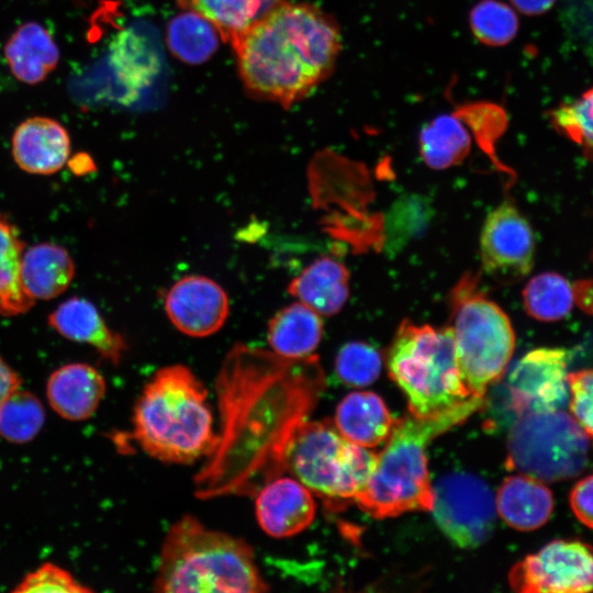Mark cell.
I'll return each mask as SVG.
<instances>
[{
	"label": "cell",
	"instance_id": "obj_1",
	"mask_svg": "<svg viewBox=\"0 0 593 593\" xmlns=\"http://www.w3.org/2000/svg\"><path fill=\"white\" fill-rule=\"evenodd\" d=\"M324 387L315 355L289 359L258 347L234 346L215 381L217 444L194 477L195 495L254 496L284 474L287 446Z\"/></svg>",
	"mask_w": 593,
	"mask_h": 593
},
{
	"label": "cell",
	"instance_id": "obj_2",
	"mask_svg": "<svg viewBox=\"0 0 593 593\" xmlns=\"http://www.w3.org/2000/svg\"><path fill=\"white\" fill-rule=\"evenodd\" d=\"M231 45L246 91L288 109L332 75L342 40L318 7L282 1Z\"/></svg>",
	"mask_w": 593,
	"mask_h": 593
},
{
	"label": "cell",
	"instance_id": "obj_3",
	"mask_svg": "<svg viewBox=\"0 0 593 593\" xmlns=\"http://www.w3.org/2000/svg\"><path fill=\"white\" fill-rule=\"evenodd\" d=\"M132 436L150 457L188 465L206 459L217 444L208 390L186 366L159 369L133 412Z\"/></svg>",
	"mask_w": 593,
	"mask_h": 593
},
{
	"label": "cell",
	"instance_id": "obj_4",
	"mask_svg": "<svg viewBox=\"0 0 593 593\" xmlns=\"http://www.w3.org/2000/svg\"><path fill=\"white\" fill-rule=\"evenodd\" d=\"M154 590L161 593H260L269 590L244 539L186 515L163 541Z\"/></svg>",
	"mask_w": 593,
	"mask_h": 593
},
{
	"label": "cell",
	"instance_id": "obj_5",
	"mask_svg": "<svg viewBox=\"0 0 593 593\" xmlns=\"http://www.w3.org/2000/svg\"><path fill=\"white\" fill-rule=\"evenodd\" d=\"M484 398L472 396L434 417L411 414L396 419L383 450L377 456L372 475L355 502L376 518L412 511H430L434 503L426 459L427 445L438 435L462 423L483 406Z\"/></svg>",
	"mask_w": 593,
	"mask_h": 593
},
{
	"label": "cell",
	"instance_id": "obj_6",
	"mask_svg": "<svg viewBox=\"0 0 593 593\" xmlns=\"http://www.w3.org/2000/svg\"><path fill=\"white\" fill-rule=\"evenodd\" d=\"M387 365L416 417L440 415L472 398L461 378L450 325L436 328L404 320L389 348Z\"/></svg>",
	"mask_w": 593,
	"mask_h": 593
},
{
	"label": "cell",
	"instance_id": "obj_7",
	"mask_svg": "<svg viewBox=\"0 0 593 593\" xmlns=\"http://www.w3.org/2000/svg\"><path fill=\"white\" fill-rule=\"evenodd\" d=\"M377 455L347 440L331 421L302 422L286 452L284 470L331 511L355 501L373 473Z\"/></svg>",
	"mask_w": 593,
	"mask_h": 593
},
{
	"label": "cell",
	"instance_id": "obj_8",
	"mask_svg": "<svg viewBox=\"0 0 593 593\" xmlns=\"http://www.w3.org/2000/svg\"><path fill=\"white\" fill-rule=\"evenodd\" d=\"M451 329L461 378L472 396L484 398L488 388L506 370L515 348V333L506 313L463 276L450 293Z\"/></svg>",
	"mask_w": 593,
	"mask_h": 593
},
{
	"label": "cell",
	"instance_id": "obj_9",
	"mask_svg": "<svg viewBox=\"0 0 593 593\" xmlns=\"http://www.w3.org/2000/svg\"><path fill=\"white\" fill-rule=\"evenodd\" d=\"M588 456L589 437L562 410L519 415L507 438L506 466L542 482L577 477Z\"/></svg>",
	"mask_w": 593,
	"mask_h": 593
},
{
	"label": "cell",
	"instance_id": "obj_10",
	"mask_svg": "<svg viewBox=\"0 0 593 593\" xmlns=\"http://www.w3.org/2000/svg\"><path fill=\"white\" fill-rule=\"evenodd\" d=\"M432 512L441 532L457 546L473 548L492 534L496 518L495 496L480 478L449 473L433 486Z\"/></svg>",
	"mask_w": 593,
	"mask_h": 593
},
{
	"label": "cell",
	"instance_id": "obj_11",
	"mask_svg": "<svg viewBox=\"0 0 593 593\" xmlns=\"http://www.w3.org/2000/svg\"><path fill=\"white\" fill-rule=\"evenodd\" d=\"M511 588L521 593L593 591V547L577 539L550 541L510 571Z\"/></svg>",
	"mask_w": 593,
	"mask_h": 593
},
{
	"label": "cell",
	"instance_id": "obj_12",
	"mask_svg": "<svg viewBox=\"0 0 593 593\" xmlns=\"http://www.w3.org/2000/svg\"><path fill=\"white\" fill-rule=\"evenodd\" d=\"M536 239L527 219L510 201H504L486 216L480 255L486 275L501 282H516L534 265Z\"/></svg>",
	"mask_w": 593,
	"mask_h": 593
},
{
	"label": "cell",
	"instance_id": "obj_13",
	"mask_svg": "<svg viewBox=\"0 0 593 593\" xmlns=\"http://www.w3.org/2000/svg\"><path fill=\"white\" fill-rule=\"evenodd\" d=\"M570 353L541 347L525 354L506 379L510 410L527 412L561 410L568 401L567 367Z\"/></svg>",
	"mask_w": 593,
	"mask_h": 593
},
{
	"label": "cell",
	"instance_id": "obj_14",
	"mask_svg": "<svg viewBox=\"0 0 593 593\" xmlns=\"http://www.w3.org/2000/svg\"><path fill=\"white\" fill-rule=\"evenodd\" d=\"M165 307L171 323L191 337L216 333L228 316V299L223 288L206 277L188 276L168 291Z\"/></svg>",
	"mask_w": 593,
	"mask_h": 593
},
{
	"label": "cell",
	"instance_id": "obj_15",
	"mask_svg": "<svg viewBox=\"0 0 593 593\" xmlns=\"http://www.w3.org/2000/svg\"><path fill=\"white\" fill-rule=\"evenodd\" d=\"M254 496L257 522L273 538L294 536L314 519L313 493L292 475L271 479Z\"/></svg>",
	"mask_w": 593,
	"mask_h": 593
},
{
	"label": "cell",
	"instance_id": "obj_16",
	"mask_svg": "<svg viewBox=\"0 0 593 593\" xmlns=\"http://www.w3.org/2000/svg\"><path fill=\"white\" fill-rule=\"evenodd\" d=\"M12 156L25 172L48 176L70 157V137L58 121L47 116L26 119L12 135Z\"/></svg>",
	"mask_w": 593,
	"mask_h": 593
},
{
	"label": "cell",
	"instance_id": "obj_17",
	"mask_svg": "<svg viewBox=\"0 0 593 593\" xmlns=\"http://www.w3.org/2000/svg\"><path fill=\"white\" fill-rule=\"evenodd\" d=\"M105 394V380L92 366L67 363L48 378L46 395L51 407L68 421L89 418Z\"/></svg>",
	"mask_w": 593,
	"mask_h": 593
},
{
	"label": "cell",
	"instance_id": "obj_18",
	"mask_svg": "<svg viewBox=\"0 0 593 593\" xmlns=\"http://www.w3.org/2000/svg\"><path fill=\"white\" fill-rule=\"evenodd\" d=\"M49 325L63 337L93 347L104 359L118 365L126 349L124 338L107 325L88 300L74 296L48 316Z\"/></svg>",
	"mask_w": 593,
	"mask_h": 593
},
{
	"label": "cell",
	"instance_id": "obj_19",
	"mask_svg": "<svg viewBox=\"0 0 593 593\" xmlns=\"http://www.w3.org/2000/svg\"><path fill=\"white\" fill-rule=\"evenodd\" d=\"M289 293L320 315L338 313L349 296V272L331 257L305 267L289 284Z\"/></svg>",
	"mask_w": 593,
	"mask_h": 593
},
{
	"label": "cell",
	"instance_id": "obj_20",
	"mask_svg": "<svg viewBox=\"0 0 593 593\" xmlns=\"http://www.w3.org/2000/svg\"><path fill=\"white\" fill-rule=\"evenodd\" d=\"M496 511L517 530H534L548 522L553 510L551 491L527 474L506 478L495 496Z\"/></svg>",
	"mask_w": 593,
	"mask_h": 593
},
{
	"label": "cell",
	"instance_id": "obj_21",
	"mask_svg": "<svg viewBox=\"0 0 593 593\" xmlns=\"http://www.w3.org/2000/svg\"><path fill=\"white\" fill-rule=\"evenodd\" d=\"M12 75L21 82L44 81L59 61V49L51 33L37 22L20 25L4 46Z\"/></svg>",
	"mask_w": 593,
	"mask_h": 593
},
{
	"label": "cell",
	"instance_id": "obj_22",
	"mask_svg": "<svg viewBox=\"0 0 593 593\" xmlns=\"http://www.w3.org/2000/svg\"><path fill=\"white\" fill-rule=\"evenodd\" d=\"M334 424L347 440L369 448L389 438L395 421L379 395L353 392L338 404Z\"/></svg>",
	"mask_w": 593,
	"mask_h": 593
},
{
	"label": "cell",
	"instance_id": "obj_23",
	"mask_svg": "<svg viewBox=\"0 0 593 593\" xmlns=\"http://www.w3.org/2000/svg\"><path fill=\"white\" fill-rule=\"evenodd\" d=\"M75 276L69 253L59 245L41 243L24 250L21 277L34 300H49L67 290Z\"/></svg>",
	"mask_w": 593,
	"mask_h": 593
},
{
	"label": "cell",
	"instance_id": "obj_24",
	"mask_svg": "<svg viewBox=\"0 0 593 593\" xmlns=\"http://www.w3.org/2000/svg\"><path fill=\"white\" fill-rule=\"evenodd\" d=\"M322 336L321 315L301 302L283 307L268 324L272 351L289 359L314 355Z\"/></svg>",
	"mask_w": 593,
	"mask_h": 593
},
{
	"label": "cell",
	"instance_id": "obj_25",
	"mask_svg": "<svg viewBox=\"0 0 593 593\" xmlns=\"http://www.w3.org/2000/svg\"><path fill=\"white\" fill-rule=\"evenodd\" d=\"M184 11L208 20L232 44L249 26L284 0H176Z\"/></svg>",
	"mask_w": 593,
	"mask_h": 593
},
{
	"label": "cell",
	"instance_id": "obj_26",
	"mask_svg": "<svg viewBox=\"0 0 593 593\" xmlns=\"http://www.w3.org/2000/svg\"><path fill=\"white\" fill-rule=\"evenodd\" d=\"M419 154L433 169L443 170L460 164L471 148L469 127L454 111L436 116L418 137Z\"/></svg>",
	"mask_w": 593,
	"mask_h": 593
},
{
	"label": "cell",
	"instance_id": "obj_27",
	"mask_svg": "<svg viewBox=\"0 0 593 593\" xmlns=\"http://www.w3.org/2000/svg\"><path fill=\"white\" fill-rule=\"evenodd\" d=\"M24 243L15 226L0 213V316L27 312L34 300L23 287L21 264Z\"/></svg>",
	"mask_w": 593,
	"mask_h": 593
},
{
	"label": "cell",
	"instance_id": "obj_28",
	"mask_svg": "<svg viewBox=\"0 0 593 593\" xmlns=\"http://www.w3.org/2000/svg\"><path fill=\"white\" fill-rule=\"evenodd\" d=\"M220 34L204 18L184 11L167 27V45L171 54L189 65L208 60L217 49Z\"/></svg>",
	"mask_w": 593,
	"mask_h": 593
},
{
	"label": "cell",
	"instance_id": "obj_29",
	"mask_svg": "<svg viewBox=\"0 0 593 593\" xmlns=\"http://www.w3.org/2000/svg\"><path fill=\"white\" fill-rule=\"evenodd\" d=\"M523 302L529 316L541 322L564 318L574 303L571 283L557 272L533 277L523 290Z\"/></svg>",
	"mask_w": 593,
	"mask_h": 593
},
{
	"label": "cell",
	"instance_id": "obj_30",
	"mask_svg": "<svg viewBox=\"0 0 593 593\" xmlns=\"http://www.w3.org/2000/svg\"><path fill=\"white\" fill-rule=\"evenodd\" d=\"M45 411L30 391L15 390L0 407V436L10 443L25 444L41 430Z\"/></svg>",
	"mask_w": 593,
	"mask_h": 593
},
{
	"label": "cell",
	"instance_id": "obj_31",
	"mask_svg": "<svg viewBox=\"0 0 593 593\" xmlns=\"http://www.w3.org/2000/svg\"><path fill=\"white\" fill-rule=\"evenodd\" d=\"M429 201L421 195L398 199L385 217V249L395 254L411 239L419 235L432 217Z\"/></svg>",
	"mask_w": 593,
	"mask_h": 593
},
{
	"label": "cell",
	"instance_id": "obj_32",
	"mask_svg": "<svg viewBox=\"0 0 593 593\" xmlns=\"http://www.w3.org/2000/svg\"><path fill=\"white\" fill-rule=\"evenodd\" d=\"M469 25L480 43L500 47L515 38L519 23L513 7L499 0H482L471 9Z\"/></svg>",
	"mask_w": 593,
	"mask_h": 593
},
{
	"label": "cell",
	"instance_id": "obj_33",
	"mask_svg": "<svg viewBox=\"0 0 593 593\" xmlns=\"http://www.w3.org/2000/svg\"><path fill=\"white\" fill-rule=\"evenodd\" d=\"M548 119L560 135L577 144L584 156L593 160V87L550 110Z\"/></svg>",
	"mask_w": 593,
	"mask_h": 593
},
{
	"label": "cell",
	"instance_id": "obj_34",
	"mask_svg": "<svg viewBox=\"0 0 593 593\" xmlns=\"http://www.w3.org/2000/svg\"><path fill=\"white\" fill-rule=\"evenodd\" d=\"M382 358L371 345L350 342L344 345L335 360L338 378L353 387H365L377 380L381 372Z\"/></svg>",
	"mask_w": 593,
	"mask_h": 593
},
{
	"label": "cell",
	"instance_id": "obj_35",
	"mask_svg": "<svg viewBox=\"0 0 593 593\" xmlns=\"http://www.w3.org/2000/svg\"><path fill=\"white\" fill-rule=\"evenodd\" d=\"M455 112L472 130L481 148L493 159L494 164L503 167L493 150L494 142L505 131L507 116L497 104L490 102H472L458 107Z\"/></svg>",
	"mask_w": 593,
	"mask_h": 593
},
{
	"label": "cell",
	"instance_id": "obj_36",
	"mask_svg": "<svg viewBox=\"0 0 593 593\" xmlns=\"http://www.w3.org/2000/svg\"><path fill=\"white\" fill-rule=\"evenodd\" d=\"M14 592L82 593L91 590L78 582L70 572L54 563H44L30 572Z\"/></svg>",
	"mask_w": 593,
	"mask_h": 593
},
{
	"label": "cell",
	"instance_id": "obj_37",
	"mask_svg": "<svg viewBox=\"0 0 593 593\" xmlns=\"http://www.w3.org/2000/svg\"><path fill=\"white\" fill-rule=\"evenodd\" d=\"M567 384L572 417L593 441V369L568 373Z\"/></svg>",
	"mask_w": 593,
	"mask_h": 593
},
{
	"label": "cell",
	"instance_id": "obj_38",
	"mask_svg": "<svg viewBox=\"0 0 593 593\" xmlns=\"http://www.w3.org/2000/svg\"><path fill=\"white\" fill-rule=\"evenodd\" d=\"M570 505L577 518L593 529V474L574 484L570 493Z\"/></svg>",
	"mask_w": 593,
	"mask_h": 593
},
{
	"label": "cell",
	"instance_id": "obj_39",
	"mask_svg": "<svg viewBox=\"0 0 593 593\" xmlns=\"http://www.w3.org/2000/svg\"><path fill=\"white\" fill-rule=\"evenodd\" d=\"M21 387L19 374L0 356V407Z\"/></svg>",
	"mask_w": 593,
	"mask_h": 593
},
{
	"label": "cell",
	"instance_id": "obj_40",
	"mask_svg": "<svg viewBox=\"0 0 593 593\" xmlns=\"http://www.w3.org/2000/svg\"><path fill=\"white\" fill-rule=\"evenodd\" d=\"M573 299L588 313H593V280H581L572 286Z\"/></svg>",
	"mask_w": 593,
	"mask_h": 593
},
{
	"label": "cell",
	"instance_id": "obj_41",
	"mask_svg": "<svg viewBox=\"0 0 593 593\" xmlns=\"http://www.w3.org/2000/svg\"><path fill=\"white\" fill-rule=\"evenodd\" d=\"M513 8L525 15H539L549 11L557 0H510Z\"/></svg>",
	"mask_w": 593,
	"mask_h": 593
}]
</instances>
